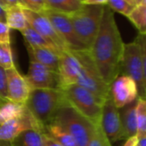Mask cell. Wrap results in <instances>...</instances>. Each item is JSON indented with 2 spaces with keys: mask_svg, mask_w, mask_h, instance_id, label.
Listing matches in <instances>:
<instances>
[{
  "mask_svg": "<svg viewBox=\"0 0 146 146\" xmlns=\"http://www.w3.org/2000/svg\"><path fill=\"white\" fill-rule=\"evenodd\" d=\"M124 45L113 11L106 5L99 31L90 52L101 77L108 85L120 74Z\"/></svg>",
  "mask_w": 146,
  "mask_h": 146,
  "instance_id": "1",
  "label": "cell"
},
{
  "mask_svg": "<svg viewBox=\"0 0 146 146\" xmlns=\"http://www.w3.org/2000/svg\"><path fill=\"white\" fill-rule=\"evenodd\" d=\"M50 123H55L64 128L74 137L78 146L88 145L96 125L70 106L66 100L59 107Z\"/></svg>",
  "mask_w": 146,
  "mask_h": 146,
  "instance_id": "2",
  "label": "cell"
},
{
  "mask_svg": "<svg viewBox=\"0 0 146 146\" xmlns=\"http://www.w3.org/2000/svg\"><path fill=\"white\" fill-rule=\"evenodd\" d=\"M64 100L59 89H37L32 90L25 106L44 129L52 121Z\"/></svg>",
  "mask_w": 146,
  "mask_h": 146,
  "instance_id": "3",
  "label": "cell"
},
{
  "mask_svg": "<svg viewBox=\"0 0 146 146\" xmlns=\"http://www.w3.org/2000/svg\"><path fill=\"white\" fill-rule=\"evenodd\" d=\"M105 6L83 4L78 11L69 16L78 39L88 50L92 46L99 31Z\"/></svg>",
  "mask_w": 146,
  "mask_h": 146,
  "instance_id": "4",
  "label": "cell"
},
{
  "mask_svg": "<svg viewBox=\"0 0 146 146\" xmlns=\"http://www.w3.org/2000/svg\"><path fill=\"white\" fill-rule=\"evenodd\" d=\"M82 65L81 73L76 84L84 88L102 102H105L110 96L111 85L107 84L91 57L90 50L71 51Z\"/></svg>",
  "mask_w": 146,
  "mask_h": 146,
  "instance_id": "5",
  "label": "cell"
},
{
  "mask_svg": "<svg viewBox=\"0 0 146 146\" xmlns=\"http://www.w3.org/2000/svg\"><path fill=\"white\" fill-rule=\"evenodd\" d=\"M59 90L62 91L66 102L77 111L90 119L93 124L99 125L101 123L104 102L78 84L64 86Z\"/></svg>",
  "mask_w": 146,
  "mask_h": 146,
  "instance_id": "6",
  "label": "cell"
},
{
  "mask_svg": "<svg viewBox=\"0 0 146 146\" xmlns=\"http://www.w3.org/2000/svg\"><path fill=\"white\" fill-rule=\"evenodd\" d=\"M119 75H125L131 78L137 84L138 98L146 100L142 52L140 45L136 40L124 45Z\"/></svg>",
  "mask_w": 146,
  "mask_h": 146,
  "instance_id": "7",
  "label": "cell"
},
{
  "mask_svg": "<svg viewBox=\"0 0 146 146\" xmlns=\"http://www.w3.org/2000/svg\"><path fill=\"white\" fill-rule=\"evenodd\" d=\"M42 13L48 18L57 34L65 43L68 50H88L78 39L68 15L47 9L45 10Z\"/></svg>",
  "mask_w": 146,
  "mask_h": 146,
  "instance_id": "8",
  "label": "cell"
},
{
  "mask_svg": "<svg viewBox=\"0 0 146 146\" xmlns=\"http://www.w3.org/2000/svg\"><path fill=\"white\" fill-rule=\"evenodd\" d=\"M25 78L32 90H58L60 87L58 71L34 60H30L29 69Z\"/></svg>",
  "mask_w": 146,
  "mask_h": 146,
  "instance_id": "9",
  "label": "cell"
},
{
  "mask_svg": "<svg viewBox=\"0 0 146 146\" xmlns=\"http://www.w3.org/2000/svg\"><path fill=\"white\" fill-rule=\"evenodd\" d=\"M100 125L110 142L125 139L120 113L111 96L103 103Z\"/></svg>",
  "mask_w": 146,
  "mask_h": 146,
  "instance_id": "10",
  "label": "cell"
},
{
  "mask_svg": "<svg viewBox=\"0 0 146 146\" xmlns=\"http://www.w3.org/2000/svg\"><path fill=\"white\" fill-rule=\"evenodd\" d=\"M33 129L43 131V127L27 108L23 116L10 119L0 125V142L11 143L23 131Z\"/></svg>",
  "mask_w": 146,
  "mask_h": 146,
  "instance_id": "11",
  "label": "cell"
},
{
  "mask_svg": "<svg viewBox=\"0 0 146 146\" xmlns=\"http://www.w3.org/2000/svg\"><path fill=\"white\" fill-rule=\"evenodd\" d=\"M110 92L117 108H123L138 98V91L135 81L125 75H119L111 84Z\"/></svg>",
  "mask_w": 146,
  "mask_h": 146,
  "instance_id": "12",
  "label": "cell"
},
{
  "mask_svg": "<svg viewBox=\"0 0 146 146\" xmlns=\"http://www.w3.org/2000/svg\"><path fill=\"white\" fill-rule=\"evenodd\" d=\"M23 11L28 24L32 29H34L36 32H38L40 35H41L50 42H52L60 51L68 50L64 40L57 34L48 18L42 12L38 13L25 9H23Z\"/></svg>",
  "mask_w": 146,
  "mask_h": 146,
  "instance_id": "13",
  "label": "cell"
},
{
  "mask_svg": "<svg viewBox=\"0 0 146 146\" xmlns=\"http://www.w3.org/2000/svg\"><path fill=\"white\" fill-rule=\"evenodd\" d=\"M82 65L78 58L70 50H63L59 53L58 73L60 88L76 84L81 73Z\"/></svg>",
  "mask_w": 146,
  "mask_h": 146,
  "instance_id": "14",
  "label": "cell"
},
{
  "mask_svg": "<svg viewBox=\"0 0 146 146\" xmlns=\"http://www.w3.org/2000/svg\"><path fill=\"white\" fill-rule=\"evenodd\" d=\"M7 98L9 101L25 105L32 91L25 77H23L16 66L6 70Z\"/></svg>",
  "mask_w": 146,
  "mask_h": 146,
  "instance_id": "15",
  "label": "cell"
},
{
  "mask_svg": "<svg viewBox=\"0 0 146 146\" xmlns=\"http://www.w3.org/2000/svg\"><path fill=\"white\" fill-rule=\"evenodd\" d=\"M28 52L30 56V60L38 62L46 67H49L56 71L58 69L59 53L54 50L44 48V47H35L28 45Z\"/></svg>",
  "mask_w": 146,
  "mask_h": 146,
  "instance_id": "16",
  "label": "cell"
},
{
  "mask_svg": "<svg viewBox=\"0 0 146 146\" xmlns=\"http://www.w3.org/2000/svg\"><path fill=\"white\" fill-rule=\"evenodd\" d=\"M26 111L25 105L0 98V125L10 119L23 116Z\"/></svg>",
  "mask_w": 146,
  "mask_h": 146,
  "instance_id": "17",
  "label": "cell"
},
{
  "mask_svg": "<svg viewBox=\"0 0 146 146\" xmlns=\"http://www.w3.org/2000/svg\"><path fill=\"white\" fill-rule=\"evenodd\" d=\"M124 110L120 114L121 122L124 131L125 139L137 135V118H136V103L132 102L123 108Z\"/></svg>",
  "mask_w": 146,
  "mask_h": 146,
  "instance_id": "18",
  "label": "cell"
},
{
  "mask_svg": "<svg viewBox=\"0 0 146 146\" xmlns=\"http://www.w3.org/2000/svg\"><path fill=\"white\" fill-rule=\"evenodd\" d=\"M43 132H45L62 146H78L74 137L64 128L55 123H49L45 125Z\"/></svg>",
  "mask_w": 146,
  "mask_h": 146,
  "instance_id": "19",
  "label": "cell"
},
{
  "mask_svg": "<svg viewBox=\"0 0 146 146\" xmlns=\"http://www.w3.org/2000/svg\"><path fill=\"white\" fill-rule=\"evenodd\" d=\"M5 23L10 29L20 32L29 26L23 9L19 5L11 6L5 10Z\"/></svg>",
  "mask_w": 146,
  "mask_h": 146,
  "instance_id": "20",
  "label": "cell"
},
{
  "mask_svg": "<svg viewBox=\"0 0 146 146\" xmlns=\"http://www.w3.org/2000/svg\"><path fill=\"white\" fill-rule=\"evenodd\" d=\"M46 8L65 15H71L82 6V0H45Z\"/></svg>",
  "mask_w": 146,
  "mask_h": 146,
  "instance_id": "21",
  "label": "cell"
},
{
  "mask_svg": "<svg viewBox=\"0 0 146 146\" xmlns=\"http://www.w3.org/2000/svg\"><path fill=\"white\" fill-rule=\"evenodd\" d=\"M11 146H45L44 132L38 130H28L21 133Z\"/></svg>",
  "mask_w": 146,
  "mask_h": 146,
  "instance_id": "22",
  "label": "cell"
},
{
  "mask_svg": "<svg viewBox=\"0 0 146 146\" xmlns=\"http://www.w3.org/2000/svg\"><path fill=\"white\" fill-rule=\"evenodd\" d=\"M21 33L23 35L26 42L28 43V45H29L31 46L48 48V49L54 50V51H56L58 52H61L57 46H55L52 42H50L48 40H46L45 37H43L38 32H36L29 25L25 29L21 31Z\"/></svg>",
  "mask_w": 146,
  "mask_h": 146,
  "instance_id": "23",
  "label": "cell"
},
{
  "mask_svg": "<svg viewBox=\"0 0 146 146\" xmlns=\"http://www.w3.org/2000/svg\"><path fill=\"white\" fill-rule=\"evenodd\" d=\"M130 22L138 30V34L146 35V6L143 5H137L133 8L131 14L127 17Z\"/></svg>",
  "mask_w": 146,
  "mask_h": 146,
  "instance_id": "24",
  "label": "cell"
},
{
  "mask_svg": "<svg viewBox=\"0 0 146 146\" xmlns=\"http://www.w3.org/2000/svg\"><path fill=\"white\" fill-rule=\"evenodd\" d=\"M136 118L137 137H146V100L141 98L137 99Z\"/></svg>",
  "mask_w": 146,
  "mask_h": 146,
  "instance_id": "25",
  "label": "cell"
},
{
  "mask_svg": "<svg viewBox=\"0 0 146 146\" xmlns=\"http://www.w3.org/2000/svg\"><path fill=\"white\" fill-rule=\"evenodd\" d=\"M0 66L5 70L15 66L11 43H0Z\"/></svg>",
  "mask_w": 146,
  "mask_h": 146,
  "instance_id": "26",
  "label": "cell"
},
{
  "mask_svg": "<svg viewBox=\"0 0 146 146\" xmlns=\"http://www.w3.org/2000/svg\"><path fill=\"white\" fill-rule=\"evenodd\" d=\"M107 6L112 11L118 12L125 17H128L135 7L126 0H108Z\"/></svg>",
  "mask_w": 146,
  "mask_h": 146,
  "instance_id": "27",
  "label": "cell"
},
{
  "mask_svg": "<svg viewBox=\"0 0 146 146\" xmlns=\"http://www.w3.org/2000/svg\"><path fill=\"white\" fill-rule=\"evenodd\" d=\"M87 146H112L110 140L104 133L101 125H96L95 131Z\"/></svg>",
  "mask_w": 146,
  "mask_h": 146,
  "instance_id": "28",
  "label": "cell"
},
{
  "mask_svg": "<svg viewBox=\"0 0 146 146\" xmlns=\"http://www.w3.org/2000/svg\"><path fill=\"white\" fill-rule=\"evenodd\" d=\"M18 5L23 9L38 13L46 10L45 0H18Z\"/></svg>",
  "mask_w": 146,
  "mask_h": 146,
  "instance_id": "29",
  "label": "cell"
},
{
  "mask_svg": "<svg viewBox=\"0 0 146 146\" xmlns=\"http://www.w3.org/2000/svg\"><path fill=\"white\" fill-rule=\"evenodd\" d=\"M136 40L140 45L141 52H142V58H143V81H144V87L146 91V35H139L136 38Z\"/></svg>",
  "mask_w": 146,
  "mask_h": 146,
  "instance_id": "30",
  "label": "cell"
},
{
  "mask_svg": "<svg viewBox=\"0 0 146 146\" xmlns=\"http://www.w3.org/2000/svg\"><path fill=\"white\" fill-rule=\"evenodd\" d=\"M7 75L6 70L0 66V98L8 100L7 98Z\"/></svg>",
  "mask_w": 146,
  "mask_h": 146,
  "instance_id": "31",
  "label": "cell"
},
{
  "mask_svg": "<svg viewBox=\"0 0 146 146\" xmlns=\"http://www.w3.org/2000/svg\"><path fill=\"white\" fill-rule=\"evenodd\" d=\"M10 29L5 22L0 21V43H11Z\"/></svg>",
  "mask_w": 146,
  "mask_h": 146,
  "instance_id": "32",
  "label": "cell"
},
{
  "mask_svg": "<svg viewBox=\"0 0 146 146\" xmlns=\"http://www.w3.org/2000/svg\"><path fill=\"white\" fill-rule=\"evenodd\" d=\"M108 0H83L84 5H107Z\"/></svg>",
  "mask_w": 146,
  "mask_h": 146,
  "instance_id": "33",
  "label": "cell"
},
{
  "mask_svg": "<svg viewBox=\"0 0 146 146\" xmlns=\"http://www.w3.org/2000/svg\"><path fill=\"white\" fill-rule=\"evenodd\" d=\"M44 137H45V146H62L54 139H52L48 135H46L45 132H44Z\"/></svg>",
  "mask_w": 146,
  "mask_h": 146,
  "instance_id": "34",
  "label": "cell"
},
{
  "mask_svg": "<svg viewBox=\"0 0 146 146\" xmlns=\"http://www.w3.org/2000/svg\"><path fill=\"white\" fill-rule=\"evenodd\" d=\"M137 142H138V137L136 135L127 138L123 146H137Z\"/></svg>",
  "mask_w": 146,
  "mask_h": 146,
  "instance_id": "35",
  "label": "cell"
},
{
  "mask_svg": "<svg viewBox=\"0 0 146 146\" xmlns=\"http://www.w3.org/2000/svg\"><path fill=\"white\" fill-rule=\"evenodd\" d=\"M0 21L5 22V10L0 5Z\"/></svg>",
  "mask_w": 146,
  "mask_h": 146,
  "instance_id": "36",
  "label": "cell"
},
{
  "mask_svg": "<svg viewBox=\"0 0 146 146\" xmlns=\"http://www.w3.org/2000/svg\"><path fill=\"white\" fill-rule=\"evenodd\" d=\"M5 2L8 5V8L11 6L18 5V0H5Z\"/></svg>",
  "mask_w": 146,
  "mask_h": 146,
  "instance_id": "37",
  "label": "cell"
},
{
  "mask_svg": "<svg viewBox=\"0 0 146 146\" xmlns=\"http://www.w3.org/2000/svg\"><path fill=\"white\" fill-rule=\"evenodd\" d=\"M137 146H146V137H143L138 138Z\"/></svg>",
  "mask_w": 146,
  "mask_h": 146,
  "instance_id": "38",
  "label": "cell"
},
{
  "mask_svg": "<svg viewBox=\"0 0 146 146\" xmlns=\"http://www.w3.org/2000/svg\"><path fill=\"white\" fill-rule=\"evenodd\" d=\"M0 5H1L5 10H6L8 8V5L5 2V0H0Z\"/></svg>",
  "mask_w": 146,
  "mask_h": 146,
  "instance_id": "39",
  "label": "cell"
},
{
  "mask_svg": "<svg viewBox=\"0 0 146 146\" xmlns=\"http://www.w3.org/2000/svg\"><path fill=\"white\" fill-rule=\"evenodd\" d=\"M132 1H133L134 5H135V6H137V5H142V3H143V0H132Z\"/></svg>",
  "mask_w": 146,
  "mask_h": 146,
  "instance_id": "40",
  "label": "cell"
},
{
  "mask_svg": "<svg viewBox=\"0 0 146 146\" xmlns=\"http://www.w3.org/2000/svg\"><path fill=\"white\" fill-rule=\"evenodd\" d=\"M126 1H128V2H129L130 4H131L132 5H134V4H133V1H132V0H126ZM134 6H135V5H134Z\"/></svg>",
  "mask_w": 146,
  "mask_h": 146,
  "instance_id": "41",
  "label": "cell"
},
{
  "mask_svg": "<svg viewBox=\"0 0 146 146\" xmlns=\"http://www.w3.org/2000/svg\"><path fill=\"white\" fill-rule=\"evenodd\" d=\"M142 5H145V6H146V0H143V3H142Z\"/></svg>",
  "mask_w": 146,
  "mask_h": 146,
  "instance_id": "42",
  "label": "cell"
},
{
  "mask_svg": "<svg viewBox=\"0 0 146 146\" xmlns=\"http://www.w3.org/2000/svg\"><path fill=\"white\" fill-rule=\"evenodd\" d=\"M82 1H83V0H82Z\"/></svg>",
  "mask_w": 146,
  "mask_h": 146,
  "instance_id": "43",
  "label": "cell"
}]
</instances>
